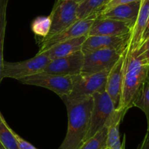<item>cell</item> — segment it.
Masks as SVG:
<instances>
[{
    "label": "cell",
    "instance_id": "6da1fadb",
    "mask_svg": "<svg viewBox=\"0 0 149 149\" xmlns=\"http://www.w3.org/2000/svg\"><path fill=\"white\" fill-rule=\"evenodd\" d=\"M65 105L68 112V129L65 139L58 149H79L86 141L90 128L93 96Z\"/></svg>",
    "mask_w": 149,
    "mask_h": 149
},
{
    "label": "cell",
    "instance_id": "7a4b0ae2",
    "mask_svg": "<svg viewBox=\"0 0 149 149\" xmlns=\"http://www.w3.org/2000/svg\"><path fill=\"white\" fill-rule=\"evenodd\" d=\"M149 65L138 59L133 53L127 51L123 70L122 102L120 110L125 113L132 108L134 99L144 80L146 79Z\"/></svg>",
    "mask_w": 149,
    "mask_h": 149
},
{
    "label": "cell",
    "instance_id": "3957f363",
    "mask_svg": "<svg viewBox=\"0 0 149 149\" xmlns=\"http://www.w3.org/2000/svg\"><path fill=\"white\" fill-rule=\"evenodd\" d=\"M109 72V70H105L93 74L81 73L74 75L71 92L62 100L65 104L79 102L93 96L95 93L105 91Z\"/></svg>",
    "mask_w": 149,
    "mask_h": 149
},
{
    "label": "cell",
    "instance_id": "277c9868",
    "mask_svg": "<svg viewBox=\"0 0 149 149\" xmlns=\"http://www.w3.org/2000/svg\"><path fill=\"white\" fill-rule=\"evenodd\" d=\"M18 80L23 84L39 86L51 90L58 94L61 99L68 96L73 85V76H63L45 72L27 76Z\"/></svg>",
    "mask_w": 149,
    "mask_h": 149
},
{
    "label": "cell",
    "instance_id": "5b68a950",
    "mask_svg": "<svg viewBox=\"0 0 149 149\" xmlns=\"http://www.w3.org/2000/svg\"><path fill=\"white\" fill-rule=\"evenodd\" d=\"M116 110L111 99L106 90L93 95V107L90 115V128L86 140L95 134L106 126L113 112Z\"/></svg>",
    "mask_w": 149,
    "mask_h": 149
},
{
    "label": "cell",
    "instance_id": "8992f818",
    "mask_svg": "<svg viewBox=\"0 0 149 149\" xmlns=\"http://www.w3.org/2000/svg\"><path fill=\"white\" fill-rule=\"evenodd\" d=\"M77 7L78 4L73 0H57L49 15L51 26L47 37L61 33L77 21Z\"/></svg>",
    "mask_w": 149,
    "mask_h": 149
},
{
    "label": "cell",
    "instance_id": "52a82bcc",
    "mask_svg": "<svg viewBox=\"0 0 149 149\" xmlns=\"http://www.w3.org/2000/svg\"><path fill=\"white\" fill-rule=\"evenodd\" d=\"M50 59L44 53L36 54L30 59L18 62H4L2 77L18 80L23 77L43 72Z\"/></svg>",
    "mask_w": 149,
    "mask_h": 149
},
{
    "label": "cell",
    "instance_id": "ba28073f",
    "mask_svg": "<svg viewBox=\"0 0 149 149\" xmlns=\"http://www.w3.org/2000/svg\"><path fill=\"white\" fill-rule=\"evenodd\" d=\"M125 51L100 49L84 53V64L81 73L93 74L105 70H110Z\"/></svg>",
    "mask_w": 149,
    "mask_h": 149
},
{
    "label": "cell",
    "instance_id": "9c48e42d",
    "mask_svg": "<svg viewBox=\"0 0 149 149\" xmlns=\"http://www.w3.org/2000/svg\"><path fill=\"white\" fill-rule=\"evenodd\" d=\"M97 17V13H95L85 18L78 19L77 21L74 22L73 24L68 26L67 29L61 32V33L41 39L39 43L40 45V48H39V52L36 54L42 53L47 50L50 48L51 47L54 46L63 41L84 36V35H88L89 31Z\"/></svg>",
    "mask_w": 149,
    "mask_h": 149
},
{
    "label": "cell",
    "instance_id": "30bf717a",
    "mask_svg": "<svg viewBox=\"0 0 149 149\" xmlns=\"http://www.w3.org/2000/svg\"><path fill=\"white\" fill-rule=\"evenodd\" d=\"M84 55L79 51L71 55L49 61L43 72L63 76H74L81 74Z\"/></svg>",
    "mask_w": 149,
    "mask_h": 149
},
{
    "label": "cell",
    "instance_id": "8fae6325",
    "mask_svg": "<svg viewBox=\"0 0 149 149\" xmlns=\"http://www.w3.org/2000/svg\"><path fill=\"white\" fill-rule=\"evenodd\" d=\"M127 51V48L124 51L119 59L109 70L106 78L105 90L111 99L116 110H120L121 109L124 63Z\"/></svg>",
    "mask_w": 149,
    "mask_h": 149
},
{
    "label": "cell",
    "instance_id": "7c38bea8",
    "mask_svg": "<svg viewBox=\"0 0 149 149\" xmlns=\"http://www.w3.org/2000/svg\"><path fill=\"white\" fill-rule=\"evenodd\" d=\"M131 34L119 36H88L81 48L83 53L100 49L125 51L128 48Z\"/></svg>",
    "mask_w": 149,
    "mask_h": 149
},
{
    "label": "cell",
    "instance_id": "4fadbf2b",
    "mask_svg": "<svg viewBox=\"0 0 149 149\" xmlns=\"http://www.w3.org/2000/svg\"><path fill=\"white\" fill-rule=\"evenodd\" d=\"M133 25L120 20L97 17L93 22L88 36H119L131 34Z\"/></svg>",
    "mask_w": 149,
    "mask_h": 149
},
{
    "label": "cell",
    "instance_id": "5bb4252c",
    "mask_svg": "<svg viewBox=\"0 0 149 149\" xmlns=\"http://www.w3.org/2000/svg\"><path fill=\"white\" fill-rule=\"evenodd\" d=\"M141 5V0L116 6L97 15L98 18H110L135 24Z\"/></svg>",
    "mask_w": 149,
    "mask_h": 149
},
{
    "label": "cell",
    "instance_id": "9a60e30c",
    "mask_svg": "<svg viewBox=\"0 0 149 149\" xmlns=\"http://www.w3.org/2000/svg\"><path fill=\"white\" fill-rule=\"evenodd\" d=\"M149 18V0H141L139 11L136 20L131 32L130 39L128 45V51H135L141 43L143 31Z\"/></svg>",
    "mask_w": 149,
    "mask_h": 149
},
{
    "label": "cell",
    "instance_id": "2e32d148",
    "mask_svg": "<svg viewBox=\"0 0 149 149\" xmlns=\"http://www.w3.org/2000/svg\"><path fill=\"white\" fill-rule=\"evenodd\" d=\"M87 37L88 35H84V36L63 41V42L51 47L50 48L47 50L42 53L47 56L50 60L71 55L77 51H81L83 43L87 39Z\"/></svg>",
    "mask_w": 149,
    "mask_h": 149
},
{
    "label": "cell",
    "instance_id": "e0dca14e",
    "mask_svg": "<svg viewBox=\"0 0 149 149\" xmlns=\"http://www.w3.org/2000/svg\"><path fill=\"white\" fill-rule=\"evenodd\" d=\"M125 113L122 110H115L106 126L107 127V147L109 149H122L125 145V137L121 142L119 127Z\"/></svg>",
    "mask_w": 149,
    "mask_h": 149
},
{
    "label": "cell",
    "instance_id": "ac0fdd59",
    "mask_svg": "<svg viewBox=\"0 0 149 149\" xmlns=\"http://www.w3.org/2000/svg\"><path fill=\"white\" fill-rule=\"evenodd\" d=\"M109 0H82L78 4L77 15L78 19H83L102 10Z\"/></svg>",
    "mask_w": 149,
    "mask_h": 149
},
{
    "label": "cell",
    "instance_id": "d6986e66",
    "mask_svg": "<svg viewBox=\"0 0 149 149\" xmlns=\"http://www.w3.org/2000/svg\"><path fill=\"white\" fill-rule=\"evenodd\" d=\"M0 142L5 149H19L15 132L6 122L0 112Z\"/></svg>",
    "mask_w": 149,
    "mask_h": 149
},
{
    "label": "cell",
    "instance_id": "ffe728a7",
    "mask_svg": "<svg viewBox=\"0 0 149 149\" xmlns=\"http://www.w3.org/2000/svg\"><path fill=\"white\" fill-rule=\"evenodd\" d=\"M132 106L140 108L145 113L147 119V124L149 126V79L146 77L140 87Z\"/></svg>",
    "mask_w": 149,
    "mask_h": 149
},
{
    "label": "cell",
    "instance_id": "44dd1931",
    "mask_svg": "<svg viewBox=\"0 0 149 149\" xmlns=\"http://www.w3.org/2000/svg\"><path fill=\"white\" fill-rule=\"evenodd\" d=\"M9 0H0V84L2 80V70L4 67L3 49L7 26V9Z\"/></svg>",
    "mask_w": 149,
    "mask_h": 149
},
{
    "label": "cell",
    "instance_id": "7402d4cb",
    "mask_svg": "<svg viewBox=\"0 0 149 149\" xmlns=\"http://www.w3.org/2000/svg\"><path fill=\"white\" fill-rule=\"evenodd\" d=\"M107 127L105 126L101 130L86 140L79 149H107Z\"/></svg>",
    "mask_w": 149,
    "mask_h": 149
},
{
    "label": "cell",
    "instance_id": "603a6c76",
    "mask_svg": "<svg viewBox=\"0 0 149 149\" xmlns=\"http://www.w3.org/2000/svg\"><path fill=\"white\" fill-rule=\"evenodd\" d=\"M51 26V19L49 16H39L33 20L31 30L40 39L46 38L49 34Z\"/></svg>",
    "mask_w": 149,
    "mask_h": 149
},
{
    "label": "cell",
    "instance_id": "cb8c5ba5",
    "mask_svg": "<svg viewBox=\"0 0 149 149\" xmlns=\"http://www.w3.org/2000/svg\"><path fill=\"white\" fill-rule=\"evenodd\" d=\"M132 53L143 64L149 65V37L143 41Z\"/></svg>",
    "mask_w": 149,
    "mask_h": 149
},
{
    "label": "cell",
    "instance_id": "d4e9b609",
    "mask_svg": "<svg viewBox=\"0 0 149 149\" xmlns=\"http://www.w3.org/2000/svg\"><path fill=\"white\" fill-rule=\"evenodd\" d=\"M140 1V0H109V1H107V3L104 5V7L102 8V10L99 12L98 14L100 13H103V12L106 11V10H110V9L116 7V6L122 5V4H128V3L133 2V1Z\"/></svg>",
    "mask_w": 149,
    "mask_h": 149
},
{
    "label": "cell",
    "instance_id": "484cf974",
    "mask_svg": "<svg viewBox=\"0 0 149 149\" xmlns=\"http://www.w3.org/2000/svg\"><path fill=\"white\" fill-rule=\"evenodd\" d=\"M15 137L17 140V145H18L19 149H37L36 147L31 144L30 143L25 140L24 139L22 138L21 137L15 133Z\"/></svg>",
    "mask_w": 149,
    "mask_h": 149
},
{
    "label": "cell",
    "instance_id": "4316f807",
    "mask_svg": "<svg viewBox=\"0 0 149 149\" xmlns=\"http://www.w3.org/2000/svg\"><path fill=\"white\" fill-rule=\"evenodd\" d=\"M138 149H149V126L147 127L146 133Z\"/></svg>",
    "mask_w": 149,
    "mask_h": 149
},
{
    "label": "cell",
    "instance_id": "83f0119b",
    "mask_svg": "<svg viewBox=\"0 0 149 149\" xmlns=\"http://www.w3.org/2000/svg\"><path fill=\"white\" fill-rule=\"evenodd\" d=\"M148 37H149V18L148 20V22H147L146 26L145 27V29H144L143 31V33L142 39H141V43H142L143 41H145L146 39H148Z\"/></svg>",
    "mask_w": 149,
    "mask_h": 149
},
{
    "label": "cell",
    "instance_id": "f1b7e54d",
    "mask_svg": "<svg viewBox=\"0 0 149 149\" xmlns=\"http://www.w3.org/2000/svg\"><path fill=\"white\" fill-rule=\"evenodd\" d=\"M73 1H75L76 3H77V4H79V3H80V2H81V1H82V0H73Z\"/></svg>",
    "mask_w": 149,
    "mask_h": 149
},
{
    "label": "cell",
    "instance_id": "f546056e",
    "mask_svg": "<svg viewBox=\"0 0 149 149\" xmlns=\"http://www.w3.org/2000/svg\"><path fill=\"white\" fill-rule=\"evenodd\" d=\"M0 149H5L4 148V146L2 145V144L1 143V142H0Z\"/></svg>",
    "mask_w": 149,
    "mask_h": 149
},
{
    "label": "cell",
    "instance_id": "4dcf8cb0",
    "mask_svg": "<svg viewBox=\"0 0 149 149\" xmlns=\"http://www.w3.org/2000/svg\"><path fill=\"white\" fill-rule=\"evenodd\" d=\"M147 78L149 79V68H148V73H147Z\"/></svg>",
    "mask_w": 149,
    "mask_h": 149
},
{
    "label": "cell",
    "instance_id": "1f68e13d",
    "mask_svg": "<svg viewBox=\"0 0 149 149\" xmlns=\"http://www.w3.org/2000/svg\"><path fill=\"white\" fill-rule=\"evenodd\" d=\"M122 149H125V148H122Z\"/></svg>",
    "mask_w": 149,
    "mask_h": 149
},
{
    "label": "cell",
    "instance_id": "d6a6232c",
    "mask_svg": "<svg viewBox=\"0 0 149 149\" xmlns=\"http://www.w3.org/2000/svg\"><path fill=\"white\" fill-rule=\"evenodd\" d=\"M124 148H125V147H124ZM107 149H109V148H107Z\"/></svg>",
    "mask_w": 149,
    "mask_h": 149
}]
</instances>
